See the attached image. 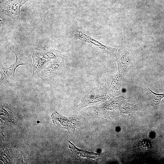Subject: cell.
Here are the masks:
<instances>
[{
	"label": "cell",
	"mask_w": 164,
	"mask_h": 164,
	"mask_svg": "<svg viewBox=\"0 0 164 164\" xmlns=\"http://www.w3.org/2000/svg\"><path fill=\"white\" fill-rule=\"evenodd\" d=\"M51 116L54 124L64 128L69 133L72 129H74L77 125V121L75 119L72 117L66 118L56 111L52 114Z\"/></svg>",
	"instance_id": "cell-4"
},
{
	"label": "cell",
	"mask_w": 164,
	"mask_h": 164,
	"mask_svg": "<svg viewBox=\"0 0 164 164\" xmlns=\"http://www.w3.org/2000/svg\"><path fill=\"white\" fill-rule=\"evenodd\" d=\"M69 142L70 143L69 148H70L72 152V157H84L88 159L97 157V155L96 154L79 149L76 147L70 141Z\"/></svg>",
	"instance_id": "cell-10"
},
{
	"label": "cell",
	"mask_w": 164,
	"mask_h": 164,
	"mask_svg": "<svg viewBox=\"0 0 164 164\" xmlns=\"http://www.w3.org/2000/svg\"><path fill=\"white\" fill-rule=\"evenodd\" d=\"M107 95L104 90L100 87H96L83 98L77 107L83 108L85 107L99 103L106 99Z\"/></svg>",
	"instance_id": "cell-2"
},
{
	"label": "cell",
	"mask_w": 164,
	"mask_h": 164,
	"mask_svg": "<svg viewBox=\"0 0 164 164\" xmlns=\"http://www.w3.org/2000/svg\"><path fill=\"white\" fill-rule=\"evenodd\" d=\"M149 99L151 105L154 108L155 114L158 116V108L162 99L164 97V94H156L153 92L149 87H147Z\"/></svg>",
	"instance_id": "cell-9"
},
{
	"label": "cell",
	"mask_w": 164,
	"mask_h": 164,
	"mask_svg": "<svg viewBox=\"0 0 164 164\" xmlns=\"http://www.w3.org/2000/svg\"><path fill=\"white\" fill-rule=\"evenodd\" d=\"M61 61L54 60L51 62L49 65L45 67L38 75L44 78H47L52 76L60 70L61 67Z\"/></svg>",
	"instance_id": "cell-7"
},
{
	"label": "cell",
	"mask_w": 164,
	"mask_h": 164,
	"mask_svg": "<svg viewBox=\"0 0 164 164\" xmlns=\"http://www.w3.org/2000/svg\"><path fill=\"white\" fill-rule=\"evenodd\" d=\"M116 56L118 72L123 75L128 71L130 66L128 53L125 50L121 49Z\"/></svg>",
	"instance_id": "cell-5"
},
{
	"label": "cell",
	"mask_w": 164,
	"mask_h": 164,
	"mask_svg": "<svg viewBox=\"0 0 164 164\" xmlns=\"http://www.w3.org/2000/svg\"><path fill=\"white\" fill-rule=\"evenodd\" d=\"M33 70L32 76L38 75L45 67V64L50 60L41 57L36 53L33 52L32 56Z\"/></svg>",
	"instance_id": "cell-8"
},
{
	"label": "cell",
	"mask_w": 164,
	"mask_h": 164,
	"mask_svg": "<svg viewBox=\"0 0 164 164\" xmlns=\"http://www.w3.org/2000/svg\"><path fill=\"white\" fill-rule=\"evenodd\" d=\"M34 52L44 59L50 60L61 61L63 58L60 52L50 47H47L42 50L35 48Z\"/></svg>",
	"instance_id": "cell-6"
},
{
	"label": "cell",
	"mask_w": 164,
	"mask_h": 164,
	"mask_svg": "<svg viewBox=\"0 0 164 164\" xmlns=\"http://www.w3.org/2000/svg\"><path fill=\"white\" fill-rule=\"evenodd\" d=\"M122 76V74L118 72L115 75L106 79L104 90L107 94L112 97L120 94Z\"/></svg>",
	"instance_id": "cell-3"
},
{
	"label": "cell",
	"mask_w": 164,
	"mask_h": 164,
	"mask_svg": "<svg viewBox=\"0 0 164 164\" xmlns=\"http://www.w3.org/2000/svg\"><path fill=\"white\" fill-rule=\"evenodd\" d=\"M12 51L14 53L16 58V60L12 65L15 70L19 66L21 65H27L29 63V58L22 53L16 48H12Z\"/></svg>",
	"instance_id": "cell-11"
},
{
	"label": "cell",
	"mask_w": 164,
	"mask_h": 164,
	"mask_svg": "<svg viewBox=\"0 0 164 164\" xmlns=\"http://www.w3.org/2000/svg\"><path fill=\"white\" fill-rule=\"evenodd\" d=\"M28 0H8L2 9L3 14L14 20L20 27V14L21 7Z\"/></svg>",
	"instance_id": "cell-1"
},
{
	"label": "cell",
	"mask_w": 164,
	"mask_h": 164,
	"mask_svg": "<svg viewBox=\"0 0 164 164\" xmlns=\"http://www.w3.org/2000/svg\"><path fill=\"white\" fill-rule=\"evenodd\" d=\"M15 71L12 65L6 68H1L0 69L1 81L4 80L8 82L10 80H11L12 77L14 76Z\"/></svg>",
	"instance_id": "cell-12"
}]
</instances>
